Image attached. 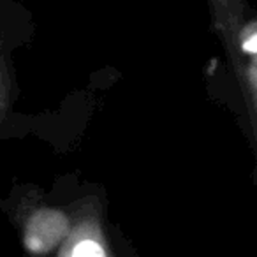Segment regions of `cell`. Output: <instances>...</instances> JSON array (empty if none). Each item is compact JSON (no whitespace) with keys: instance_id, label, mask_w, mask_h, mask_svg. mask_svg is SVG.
<instances>
[{"instance_id":"6da1fadb","label":"cell","mask_w":257,"mask_h":257,"mask_svg":"<svg viewBox=\"0 0 257 257\" xmlns=\"http://www.w3.org/2000/svg\"><path fill=\"white\" fill-rule=\"evenodd\" d=\"M69 222L67 217L55 210H41L34 215L27 224L25 245L36 253L48 252L53 248L65 234H67Z\"/></svg>"},{"instance_id":"7a4b0ae2","label":"cell","mask_w":257,"mask_h":257,"mask_svg":"<svg viewBox=\"0 0 257 257\" xmlns=\"http://www.w3.org/2000/svg\"><path fill=\"white\" fill-rule=\"evenodd\" d=\"M69 257H106V252H104V248L100 246L99 241L86 238L72 246Z\"/></svg>"},{"instance_id":"3957f363","label":"cell","mask_w":257,"mask_h":257,"mask_svg":"<svg viewBox=\"0 0 257 257\" xmlns=\"http://www.w3.org/2000/svg\"><path fill=\"white\" fill-rule=\"evenodd\" d=\"M245 133H246V136H248V140H250V145H252V148H253V154H255V183H257V125H248V127L245 128Z\"/></svg>"}]
</instances>
